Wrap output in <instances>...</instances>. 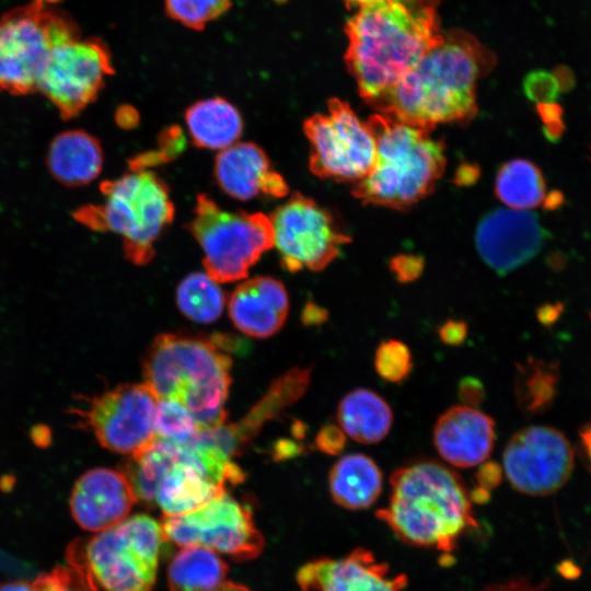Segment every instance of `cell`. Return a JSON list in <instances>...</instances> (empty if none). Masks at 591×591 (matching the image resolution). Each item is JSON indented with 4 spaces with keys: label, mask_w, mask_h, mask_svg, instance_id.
Returning a JSON list of instances; mask_svg holds the SVG:
<instances>
[{
    "label": "cell",
    "mask_w": 591,
    "mask_h": 591,
    "mask_svg": "<svg viewBox=\"0 0 591 591\" xmlns=\"http://www.w3.org/2000/svg\"><path fill=\"white\" fill-rule=\"evenodd\" d=\"M493 60L470 34L449 32L370 105L380 114L430 130L438 124L465 123L477 113V81Z\"/></svg>",
    "instance_id": "6da1fadb"
},
{
    "label": "cell",
    "mask_w": 591,
    "mask_h": 591,
    "mask_svg": "<svg viewBox=\"0 0 591 591\" xmlns=\"http://www.w3.org/2000/svg\"><path fill=\"white\" fill-rule=\"evenodd\" d=\"M346 66L371 104L438 45V0H381L347 22Z\"/></svg>",
    "instance_id": "7a4b0ae2"
},
{
    "label": "cell",
    "mask_w": 591,
    "mask_h": 591,
    "mask_svg": "<svg viewBox=\"0 0 591 591\" xmlns=\"http://www.w3.org/2000/svg\"><path fill=\"white\" fill-rule=\"evenodd\" d=\"M389 505L375 517L405 544L452 552L468 529L477 526L473 500L453 470L436 461H418L390 476Z\"/></svg>",
    "instance_id": "3957f363"
},
{
    "label": "cell",
    "mask_w": 591,
    "mask_h": 591,
    "mask_svg": "<svg viewBox=\"0 0 591 591\" xmlns=\"http://www.w3.org/2000/svg\"><path fill=\"white\" fill-rule=\"evenodd\" d=\"M231 359L201 337L161 334L142 360L147 383L158 398L179 402L201 430L224 425Z\"/></svg>",
    "instance_id": "277c9868"
},
{
    "label": "cell",
    "mask_w": 591,
    "mask_h": 591,
    "mask_svg": "<svg viewBox=\"0 0 591 591\" xmlns=\"http://www.w3.org/2000/svg\"><path fill=\"white\" fill-rule=\"evenodd\" d=\"M374 137L376 157L352 195L363 204L403 210L434 188L445 167L444 144L430 129L376 113L366 121Z\"/></svg>",
    "instance_id": "5b68a950"
},
{
    "label": "cell",
    "mask_w": 591,
    "mask_h": 591,
    "mask_svg": "<svg viewBox=\"0 0 591 591\" xmlns=\"http://www.w3.org/2000/svg\"><path fill=\"white\" fill-rule=\"evenodd\" d=\"M163 541L160 522L135 514L73 541L66 558L93 591H152Z\"/></svg>",
    "instance_id": "8992f818"
},
{
    "label": "cell",
    "mask_w": 591,
    "mask_h": 591,
    "mask_svg": "<svg viewBox=\"0 0 591 591\" xmlns=\"http://www.w3.org/2000/svg\"><path fill=\"white\" fill-rule=\"evenodd\" d=\"M101 190L104 202L83 207L74 217L93 230L119 234L125 256L136 265L148 264L175 213L166 184L150 170H130L102 183Z\"/></svg>",
    "instance_id": "52a82bcc"
},
{
    "label": "cell",
    "mask_w": 591,
    "mask_h": 591,
    "mask_svg": "<svg viewBox=\"0 0 591 591\" xmlns=\"http://www.w3.org/2000/svg\"><path fill=\"white\" fill-rule=\"evenodd\" d=\"M80 38L77 23L44 0H32L0 19V92H37L51 50Z\"/></svg>",
    "instance_id": "ba28073f"
},
{
    "label": "cell",
    "mask_w": 591,
    "mask_h": 591,
    "mask_svg": "<svg viewBox=\"0 0 591 591\" xmlns=\"http://www.w3.org/2000/svg\"><path fill=\"white\" fill-rule=\"evenodd\" d=\"M188 229L201 247L206 273L217 282L245 278L260 256L274 247L269 216L224 210L205 194L197 196Z\"/></svg>",
    "instance_id": "9c48e42d"
},
{
    "label": "cell",
    "mask_w": 591,
    "mask_h": 591,
    "mask_svg": "<svg viewBox=\"0 0 591 591\" xmlns=\"http://www.w3.org/2000/svg\"><path fill=\"white\" fill-rule=\"evenodd\" d=\"M303 130L310 142L309 167L317 177L357 183L373 167L374 137L347 102L331 99L327 112L306 118Z\"/></svg>",
    "instance_id": "30bf717a"
},
{
    "label": "cell",
    "mask_w": 591,
    "mask_h": 591,
    "mask_svg": "<svg viewBox=\"0 0 591 591\" xmlns=\"http://www.w3.org/2000/svg\"><path fill=\"white\" fill-rule=\"evenodd\" d=\"M160 524L164 541L208 548L235 560L253 559L264 548L251 509L227 490L187 513L163 515Z\"/></svg>",
    "instance_id": "8fae6325"
},
{
    "label": "cell",
    "mask_w": 591,
    "mask_h": 591,
    "mask_svg": "<svg viewBox=\"0 0 591 591\" xmlns=\"http://www.w3.org/2000/svg\"><path fill=\"white\" fill-rule=\"evenodd\" d=\"M274 247L289 271H318L340 254L350 242L333 215L314 199L298 192L269 216Z\"/></svg>",
    "instance_id": "7c38bea8"
},
{
    "label": "cell",
    "mask_w": 591,
    "mask_h": 591,
    "mask_svg": "<svg viewBox=\"0 0 591 591\" xmlns=\"http://www.w3.org/2000/svg\"><path fill=\"white\" fill-rule=\"evenodd\" d=\"M82 401L70 412L103 448L130 455L154 439L158 397L147 383H124Z\"/></svg>",
    "instance_id": "4fadbf2b"
},
{
    "label": "cell",
    "mask_w": 591,
    "mask_h": 591,
    "mask_svg": "<svg viewBox=\"0 0 591 591\" xmlns=\"http://www.w3.org/2000/svg\"><path fill=\"white\" fill-rule=\"evenodd\" d=\"M114 73L108 48L101 39H74L56 46L38 80L42 92L71 119L94 102L105 79Z\"/></svg>",
    "instance_id": "5bb4252c"
},
{
    "label": "cell",
    "mask_w": 591,
    "mask_h": 591,
    "mask_svg": "<svg viewBox=\"0 0 591 591\" xmlns=\"http://www.w3.org/2000/svg\"><path fill=\"white\" fill-rule=\"evenodd\" d=\"M510 485L530 496H547L560 489L571 476L575 451L558 429L529 426L508 441L502 456Z\"/></svg>",
    "instance_id": "9a60e30c"
},
{
    "label": "cell",
    "mask_w": 591,
    "mask_h": 591,
    "mask_svg": "<svg viewBox=\"0 0 591 591\" xmlns=\"http://www.w3.org/2000/svg\"><path fill=\"white\" fill-rule=\"evenodd\" d=\"M548 236L532 211L497 208L479 221L475 245L486 265L502 276L532 259Z\"/></svg>",
    "instance_id": "2e32d148"
},
{
    "label": "cell",
    "mask_w": 591,
    "mask_h": 591,
    "mask_svg": "<svg viewBox=\"0 0 591 591\" xmlns=\"http://www.w3.org/2000/svg\"><path fill=\"white\" fill-rule=\"evenodd\" d=\"M297 582L302 591H403L408 579L404 573L392 576L386 563L357 547L340 558L322 557L304 564Z\"/></svg>",
    "instance_id": "e0dca14e"
},
{
    "label": "cell",
    "mask_w": 591,
    "mask_h": 591,
    "mask_svg": "<svg viewBox=\"0 0 591 591\" xmlns=\"http://www.w3.org/2000/svg\"><path fill=\"white\" fill-rule=\"evenodd\" d=\"M137 502L135 491L121 471L97 467L85 472L76 482L70 511L82 529L97 533L128 518Z\"/></svg>",
    "instance_id": "ac0fdd59"
},
{
    "label": "cell",
    "mask_w": 591,
    "mask_h": 591,
    "mask_svg": "<svg viewBox=\"0 0 591 591\" xmlns=\"http://www.w3.org/2000/svg\"><path fill=\"white\" fill-rule=\"evenodd\" d=\"M433 444L440 456L455 467L482 464L495 442V421L484 412L457 405L447 409L433 428Z\"/></svg>",
    "instance_id": "d6986e66"
},
{
    "label": "cell",
    "mask_w": 591,
    "mask_h": 591,
    "mask_svg": "<svg viewBox=\"0 0 591 591\" xmlns=\"http://www.w3.org/2000/svg\"><path fill=\"white\" fill-rule=\"evenodd\" d=\"M215 176L220 188L239 200L259 195L280 198L289 190L265 151L253 142L237 141L220 151L215 161Z\"/></svg>",
    "instance_id": "ffe728a7"
},
{
    "label": "cell",
    "mask_w": 591,
    "mask_h": 591,
    "mask_svg": "<svg viewBox=\"0 0 591 591\" xmlns=\"http://www.w3.org/2000/svg\"><path fill=\"white\" fill-rule=\"evenodd\" d=\"M289 298L285 286L273 277L259 276L240 283L229 299L231 321L244 334L265 338L286 322Z\"/></svg>",
    "instance_id": "44dd1931"
},
{
    "label": "cell",
    "mask_w": 591,
    "mask_h": 591,
    "mask_svg": "<svg viewBox=\"0 0 591 591\" xmlns=\"http://www.w3.org/2000/svg\"><path fill=\"white\" fill-rule=\"evenodd\" d=\"M310 374V369L290 370L271 385L264 398L240 422L204 430L202 437L219 445L230 456L237 454L264 421L305 392Z\"/></svg>",
    "instance_id": "7402d4cb"
},
{
    "label": "cell",
    "mask_w": 591,
    "mask_h": 591,
    "mask_svg": "<svg viewBox=\"0 0 591 591\" xmlns=\"http://www.w3.org/2000/svg\"><path fill=\"white\" fill-rule=\"evenodd\" d=\"M46 161L55 179L65 186L77 187L100 175L103 151L94 136L83 130H68L54 138Z\"/></svg>",
    "instance_id": "603a6c76"
},
{
    "label": "cell",
    "mask_w": 591,
    "mask_h": 591,
    "mask_svg": "<svg viewBox=\"0 0 591 591\" xmlns=\"http://www.w3.org/2000/svg\"><path fill=\"white\" fill-rule=\"evenodd\" d=\"M383 476L380 467L361 453L347 454L332 467L328 487L333 500L348 510L371 507L381 495Z\"/></svg>",
    "instance_id": "cb8c5ba5"
},
{
    "label": "cell",
    "mask_w": 591,
    "mask_h": 591,
    "mask_svg": "<svg viewBox=\"0 0 591 591\" xmlns=\"http://www.w3.org/2000/svg\"><path fill=\"white\" fill-rule=\"evenodd\" d=\"M193 143L202 149L224 150L237 142L243 120L240 112L222 97L198 101L185 112Z\"/></svg>",
    "instance_id": "d4e9b609"
},
{
    "label": "cell",
    "mask_w": 591,
    "mask_h": 591,
    "mask_svg": "<svg viewBox=\"0 0 591 591\" xmlns=\"http://www.w3.org/2000/svg\"><path fill=\"white\" fill-rule=\"evenodd\" d=\"M337 420L345 434L356 442L374 444L390 432L393 412L378 393L369 389H356L340 401Z\"/></svg>",
    "instance_id": "484cf974"
},
{
    "label": "cell",
    "mask_w": 591,
    "mask_h": 591,
    "mask_svg": "<svg viewBox=\"0 0 591 591\" xmlns=\"http://www.w3.org/2000/svg\"><path fill=\"white\" fill-rule=\"evenodd\" d=\"M227 564L213 551L198 546L182 547L167 568L171 591H215L224 581Z\"/></svg>",
    "instance_id": "4316f807"
},
{
    "label": "cell",
    "mask_w": 591,
    "mask_h": 591,
    "mask_svg": "<svg viewBox=\"0 0 591 591\" xmlns=\"http://www.w3.org/2000/svg\"><path fill=\"white\" fill-rule=\"evenodd\" d=\"M560 382L558 362L528 358L515 364L514 396L526 416L547 412L554 404Z\"/></svg>",
    "instance_id": "83f0119b"
},
{
    "label": "cell",
    "mask_w": 591,
    "mask_h": 591,
    "mask_svg": "<svg viewBox=\"0 0 591 591\" xmlns=\"http://www.w3.org/2000/svg\"><path fill=\"white\" fill-rule=\"evenodd\" d=\"M495 193L509 208L529 210L545 199V182L540 169L524 159L505 163L495 181Z\"/></svg>",
    "instance_id": "f1b7e54d"
},
{
    "label": "cell",
    "mask_w": 591,
    "mask_h": 591,
    "mask_svg": "<svg viewBox=\"0 0 591 591\" xmlns=\"http://www.w3.org/2000/svg\"><path fill=\"white\" fill-rule=\"evenodd\" d=\"M225 296L219 282L206 271L185 277L176 290V303L181 312L197 323H211L222 313Z\"/></svg>",
    "instance_id": "f546056e"
},
{
    "label": "cell",
    "mask_w": 591,
    "mask_h": 591,
    "mask_svg": "<svg viewBox=\"0 0 591 591\" xmlns=\"http://www.w3.org/2000/svg\"><path fill=\"white\" fill-rule=\"evenodd\" d=\"M153 429L157 438L185 443L193 440L199 432L200 427L179 402L170 398H158Z\"/></svg>",
    "instance_id": "4dcf8cb0"
},
{
    "label": "cell",
    "mask_w": 591,
    "mask_h": 591,
    "mask_svg": "<svg viewBox=\"0 0 591 591\" xmlns=\"http://www.w3.org/2000/svg\"><path fill=\"white\" fill-rule=\"evenodd\" d=\"M230 5V0H165L167 15L193 30H202Z\"/></svg>",
    "instance_id": "1f68e13d"
},
{
    "label": "cell",
    "mask_w": 591,
    "mask_h": 591,
    "mask_svg": "<svg viewBox=\"0 0 591 591\" xmlns=\"http://www.w3.org/2000/svg\"><path fill=\"white\" fill-rule=\"evenodd\" d=\"M376 373L385 381L399 383L410 373L413 357L406 344L398 339L382 341L374 354Z\"/></svg>",
    "instance_id": "d6a6232c"
},
{
    "label": "cell",
    "mask_w": 591,
    "mask_h": 591,
    "mask_svg": "<svg viewBox=\"0 0 591 591\" xmlns=\"http://www.w3.org/2000/svg\"><path fill=\"white\" fill-rule=\"evenodd\" d=\"M36 591H93L83 577L73 568L56 567L38 576L34 582Z\"/></svg>",
    "instance_id": "836d02e7"
},
{
    "label": "cell",
    "mask_w": 591,
    "mask_h": 591,
    "mask_svg": "<svg viewBox=\"0 0 591 591\" xmlns=\"http://www.w3.org/2000/svg\"><path fill=\"white\" fill-rule=\"evenodd\" d=\"M524 92L526 96L538 103H553L560 93L561 85L556 74L545 70H535L524 79Z\"/></svg>",
    "instance_id": "e575fe53"
},
{
    "label": "cell",
    "mask_w": 591,
    "mask_h": 591,
    "mask_svg": "<svg viewBox=\"0 0 591 591\" xmlns=\"http://www.w3.org/2000/svg\"><path fill=\"white\" fill-rule=\"evenodd\" d=\"M390 268L401 282H410L422 271L424 263L419 256L399 255L391 260Z\"/></svg>",
    "instance_id": "d590c367"
},
{
    "label": "cell",
    "mask_w": 591,
    "mask_h": 591,
    "mask_svg": "<svg viewBox=\"0 0 591 591\" xmlns=\"http://www.w3.org/2000/svg\"><path fill=\"white\" fill-rule=\"evenodd\" d=\"M315 442L322 452L336 455L345 449L346 434L339 426L327 425L318 431Z\"/></svg>",
    "instance_id": "8d00e7d4"
},
{
    "label": "cell",
    "mask_w": 591,
    "mask_h": 591,
    "mask_svg": "<svg viewBox=\"0 0 591 591\" xmlns=\"http://www.w3.org/2000/svg\"><path fill=\"white\" fill-rule=\"evenodd\" d=\"M540 116L544 123V132L551 140H557L564 130L561 108L555 103L537 104Z\"/></svg>",
    "instance_id": "74e56055"
},
{
    "label": "cell",
    "mask_w": 591,
    "mask_h": 591,
    "mask_svg": "<svg viewBox=\"0 0 591 591\" xmlns=\"http://www.w3.org/2000/svg\"><path fill=\"white\" fill-rule=\"evenodd\" d=\"M440 340L448 346H461L467 336V324L460 320H447L438 327Z\"/></svg>",
    "instance_id": "f35d334b"
},
{
    "label": "cell",
    "mask_w": 591,
    "mask_h": 591,
    "mask_svg": "<svg viewBox=\"0 0 591 591\" xmlns=\"http://www.w3.org/2000/svg\"><path fill=\"white\" fill-rule=\"evenodd\" d=\"M457 395L466 406L479 405L485 398V389L480 380L474 376L462 379L457 385Z\"/></svg>",
    "instance_id": "ab89813d"
},
{
    "label": "cell",
    "mask_w": 591,
    "mask_h": 591,
    "mask_svg": "<svg viewBox=\"0 0 591 591\" xmlns=\"http://www.w3.org/2000/svg\"><path fill=\"white\" fill-rule=\"evenodd\" d=\"M573 451L586 470L591 473V418L580 427Z\"/></svg>",
    "instance_id": "60d3db41"
},
{
    "label": "cell",
    "mask_w": 591,
    "mask_h": 591,
    "mask_svg": "<svg viewBox=\"0 0 591 591\" xmlns=\"http://www.w3.org/2000/svg\"><path fill=\"white\" fill-rule=\"evenodd\" d=\"M501 475V466L494 461H488L483 462L479 466L476 473V479L479 487L487 490L496 487L500 483Z\"/></svg>",
    "instance_id": "b9f144b4"
},
{
    "label": "cell",
    "mask_w": 591,
    "mask_h": 591,
    "mask_svg": "<svg viewBox=\"0 0 591 591\" xmlns=\"http://www.w3.org/2000/svg\"><path fill=\"white\" fill-rule=\"evenodd\" d=\"M482 591H545L542 584L535 586L525 579H515L508 582L494 583Z\"/></svg>",
    "instance_id": "7bdbcfd3"
},
{
    "label": "cell",
    "mask_w": 591,
    "mask_h": 591,
    "mask_svg": "<svg viewBox=\"0 0 591 591\" xmlns=\"http://www.w3.org/2000/svg\"><path fill=\"white\" fill-rule=\"evenodd\" d=\"M327 317V312L316 304L309 303L305 306L303 320L306 324H320Z\"/></svg>",
    "instance_id": "ee69618b"
},
{
    "label": "cell",
    "mask_w": 591,
    "mask_h": 591,
    "mask_svg": "<svg viewBox=\"0 0 591 591\" xmlns=\"http://www.w3.org/2000/svg\"><path fill=\"white\" fill-rule=\"evenodd\" d=\"M132 113H135L134 109H131L130 107H123L120 109H118L117 114H116V119L118 121V124L123 127H130L132 126V121L134 120H137V116H132Z\"/></svg>",
    "instance_id": "f6af8a7d"
},
{
    "label": "cell",
    "mask_w": 591,
    "mask_h": 591,
    "mask_svg": "<svg viewBox=\"0 0 591 591\" xmlns=\"http://www.w3.org/2000/svg\"><path fill=\"white\" fill-rule=\"evenodd\" d=\"M0 591H36L33 583L15 581L0 587Z\"/></svg>",
    "instance_id": "bcb514c9"
},
{
    "label": "cell",
    "mask_w": 591,
    "mask_h": 591,
    "mask_svg": "<svg viewBox=\"0 0 591 591\" xmlns=\"http://www.w3.org/2000/svg\"><path fill=\"white\" fill-rule=\"evenodd\" d=\"M215 591H251L246 587L234 583L232 581H224L217 590Z\"/></svg>",
    "instance_id": "7dc6e473"
},
{
    "label": "cell",
    "mask_w": 591,
    "mask_h": 591,
    "mask_svg": "<svg viewBox=\"0 0 591 591\" xmlns=\"http://www.w3.org/2000/svg\"><path fill=\"white\" fill-rule=\"evenodd\" d=\"M348 7H358L359 9L381 0H343Z\"/></svg>",
    "instance_id": "c3c4849f"
},
{
    "label": "cell",
    "mask_w": 591,
    "mask_h": 591,
    "mask_svg": "<svg viewBox=\"0 0 591 591\" xmlns=\"http://www.w3.org/2000/svg\"><path fill=\"white\" fill-rule=\"evenodd\" d=\"M44 1H46L48 3H56V2H59L60 0H44Z\"/></svg>",
    "instance_id": "681fc988"
}]
</instances>
